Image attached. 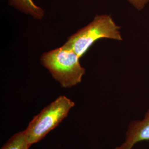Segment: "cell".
<instances>
[{
	"instance_id": "obj_2",
	"label": "cell",
	"mask_w": 149,
	"mask_h": 149,
	"mask_svg": "<svg viewBox=\"0 0 149 149\" xmlns=\"http://www.w3.org/2000/svg\"><path fill=\"white\" fill-rule=\"evenodd\" d=\"M120 29V27L116 23L111 15H96L87 25L68 37L64 45L72 50L81 58L99 39L122 41Z\"/></svg>"
},
{
	"instance_id": "obj_1",
	"label": "cell",
	"mask_w": 149,
	"mask_h": 149,
	"mask_svg": "<svg viewBox=\"0 0 149 149\" xmlns=\"http://www.w3.org/2000/svg\"><path fill=\"white\" fill-rule=\"evenodd\" d=\"M80 59L72 50L63 45L43 53L40 61L62 88H68L81 83L85 74Z\"/></svg>"
},
{
	"instance_id": "obj_7",
	"label": "cell",
	"mask_w": 149,
	"mask_h": 149,
	"mask_svg": "<svg viewBox=\"0 0 149 149\" xmlns=\"http://www.w3.org/2000/svg\"><path fill=\"white\" fill-rule=\"evenodd\" d=\"M128 2L138 11H141L149 3V0H127Z\"/></svg>"
},
{
	"instance_id": "obj_5",
	"label": "cell",
	"mask_w": 149,
	"mask_h": 149,
	"mask_svg": "<svg viewBox=\"0 0 149 149\" xmlns=\"http://www.w3.org/2000/svg\"><path fill=\"white\" fill-rule=\"evenodd\" d=\"M9 4L16 10L37 19H42L45 10L35 3L33 0H8Z\"/></svg>"
},
{
	"instance_id": "obj_3",
	"label": "cell",
	"mask_w": 149,
	"mask_h": 149,
	"mask_svg": "<svg viewBox=\"0 0 149 149\" xmlns=\"http://www.w3.org/2000/svg\"><path fill=\"white\" fill-rule=\"evenodd\" d=\"M74 105L69 98L61 95L45 107L24 130L29 143L32 145L42 140L68 117Z\"/></svg>"
},
{
	"instance_id": "obj_6",
	"label": "cell",
	"mask_w": 149,
	"mask_h": 149,
	"mask_svg": "<svg viewBox=\"0 0 149 149\" xmlns=\"http://www.w3.org/2000/svg\"><path fill=\"white\" fill-rule=\"evenodd\" d=\"M31 146L23 130L12 135L1 149H29Z\"/></svg>"
},
{
	"instance_id": "obj_4",
	"label": "cell",
	"mask_w": 149,
	"mask_h": 149,
	"mask_svg": "<svg viewBox=\"0 0 149 149\" xmlns=\"http://www.w3.org/2000/svg\"><path fill=\"white\" fill-rule=\"evenodd\" d=\"M149 140V108L142 120H134L128 125L124 143L114 149H132L142 141Z\"/></svg>"
}]
</instances>
